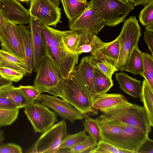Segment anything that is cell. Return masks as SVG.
Wrapping results in <instances>:
<instances>
[{
	"label": "cell",
	"mask_w": 153,
	"mask_h": 153,
	"mask_svg": "<svg viewBox=\"0 0 153 153\" xmlns=\"http://www.w3.org/2000/svg\"><path fill=\"white\" fill-rule=\"evenodd\" d=\"M62 31L43 25L42 34L46 48L47 56L58 67L63 78L69 77L76 67L79 55L72 53L64 42Z\"/></svg>",
	"instance_id": "cell-1"
},
{
	"label": "cell",
	"mask_w": 153,
	"mask_h": 153,
	"mask_svg": "<svg viewBox=\"0 0 153 153\" xmlns=\"http://www.w3.org/2000/svg\"><path fill=\"white\" fill-rule=\"evenodd\" d=\"M95 119L99 124L111 123L130 125L148 134L151 131L143 107L130 102L106 111Z\"/></svg>",
	"instance_id": "cell-2"
},
{
	"label": "cell",
	"mask_w": 153,
	"mask_h": 153,
	"mask_svg": "<svg viewBox=\"0 0 153 153\" xmlns=\"http://www.w3.org/2000/svg\"><path fill=\"white\" fill-rule=\"evenodd\" d=\"M53 95L61 98L83 114L94 113L93 98L71 75L63 79L62 88Z\"/></svg>",
	"instance_id": "cell-3"
},
{
	"label": "cell",
	"mask_w": 153,
	"mask_h": 153,
	"mask_svg": "<svg viewBox=\"0 0 153 153\" xmlns=\"http://www.w3.org/2000/svg\"><path fill=\"white\" fill-rule=\"evenodd\" d=\"M88 5L100 14L105 25L110 27L123 22L134 7L131 1L124 3L119 0H91Z\"/></svg>",
	"instance_id": "cell-4"
},
{
	"label": "cell",
	"mask_w": 153,
	"mask_h": 153,
	"mask_svg": "<svg viewBox=\"0 0 153 153\" xmlns=\"http://www.w3.org/2000/svg\"><path fill=\"white\" fill-rule=\"evenodd\" d=\"M140 26L135 16H131L124 23L120 33L117 37L120 51L116 68L123 71L134 48L138 46L141 35Z\"/></svg>",
	"instance_id": "cell-5"
},
{
	"label": "cell",
	"mask_w": 153,
	"mask_h": 153,
	"mask_svg": "<svg viewBox=\"0 0 153 153\" xmlns=\"http://www.w3.org/2000/svg\"><path fill=\"white\" fill-rule=\"evenodd\" d=\"M34 85L53 94L62 87L63 78L58 67L51 57L47 56L39 62L37 68Z\"/></svg>",
	"instance_id": "cell-6"
},
{
	"label": "cell",
	"mask_w": 153,
	"mask_h": 153,
	"mask_svg": "<svg viewBox=\"0 0 153 153\" xmlns=\"http://www.w3.org/2000/svg\"><path fill=\"white\" fill-rule=\"evenodd\" d=\"M67 126L62 120L43 133L39 137L26 152L30 153L58 152L61 143L67 135Z\"/></svg>",
	"instance_id": "cell-7"
},
{
	"label": "cell",
	"mask_w": 153,
	"mask_h": 153,
	"mask_svg": "<svg viewBox=\"0 0 153 153\" xmlns=\"http://www.w3.org/2000/svg\"><path fill=\"white\" fill-rule=\"evenodd\" d=\"M24 108V113L36 133H43L57 122L56 113L35 100Z\"/></svg>",
	"instance_id": "cell-8"
},
{
	"label": "cell",
	"mask_w": 153,
	"mask_h": 153,
	"mask_svg": "<svg viewBox=\"0 0 153 153\" xmlns=\"http://www.w3.org/2000/svg\"><path fill=\"white\" fill-rule=\"evenodd\" d=\"M61 10L49 0H31L28 11L30 16L43 25L56 27L61 22Z\"/></svg>",
	"instance_id": "cell-9"
},
{
	"label": "cell",
	"mask_w": 153,
	"mask_h": 153,
	"mask_svg": "<svg viewBox=\"0 0 153 153\" xmlns=\"http://www.w3.org/2000/svg\"><path fill=\"white\" fill-rule=\"evenodd\" d=\"M3 33L1 49L25 62L22 41L16 25L3 18Z\"/></svg>",
	"instance_id": "cell-10"
},
{
	"label": "cell",
	"mask_w": 153,
	"mask_h": 153,
	"mask_svg": "<svg viewBox=\"0 0 153 153\" xmlns=\"http://www.w3.org/2000/svg\"><path fill=\"white\" fill-rule=\"evenodd\" d=\"M62 39L67 47L73 53L79 55L90 52L93 35L87 30L73 29L62 31Z\"/></svg>",
	"instance_id": "cell-11"
},
{
	"label": "cell",
	"mask_w": 153,
	"mask_h": 153,
	"mask_svg": "<svg viewBox=\"0 0 153 153\" xmlns=\"http://www.w3.org/2000/svg\"><path fill=\"white\" fill-rule=\"evenodd\" d=\"M39 101L54 111L59 116L73 123L76 120H82L85 115L79 112L72 105L55 96L41 94Z\"/></svg>",
	"instance_id": "cell-12"
},
{
	"label": "cell",
	"mask_w": 153,
	"mask_h": 153,
	"mask_svg": "<svg viewBox=\"0 0 153 153\" xmlns=\"http://www.w3.org/2000/svg\"><path fill=\"white\" fill-rule=\"evenodd\" d=\"M149 137V134L141 129L132 126L125 125L115 146L130 153H137L140 146Z\"/></svg>",
	"instance_id": "cell-13"
},
{
	"label": "cell",
	"mask_w": 153,
	"mask_h": 153,
	"mask_svg": "<svg viewBox=\"0 0 153 153\" xmlns=\"http://www.w3.org/2000/svg\"><path fill=\"white\" fill-rule=\"evenodd\" d=\"M105 25L101 16L88 5L78 19L73 22H69L70 30H87L93 36L98 34Z\"/></svg>",
	"instance_id": "cell-14"
},
{
	"label": "cell",
	"mask_w": 153,
	"mask_h": 153,
	"mask_svg": "<svg viewBox=\"0 0 153 153\" xmlns=\"http://www.w3.org/2000/svg\"><path fill=\"white\" fill-rule=\"evenodd\" d=\"M95 67L89 56L83 57L71 75L80 86L92 97L95 96L94 78Z\"/></svg>",
	"instance_id": "cell-15"
},
{
	"label": "cell",
	"mask_w": 153,
	"mask_h": 153,
	"mask_svg": "<svg viewBox=\"0 0 153 153\" xmlns=\"http://www.w3.org/2000/svg\"><path fill=\"white\" fill-rule=\"evenodd\" d=\"M0 14L15 25L29 23V12L16 0H0Z\"/></svg>",
	"instance_id": "cell-16"
},
{
	"label": "cell",
	"mask_w": 153,
	"mask_h": 153,
	"mask_svg": "<svg viewBox=\"0 0 153 153\" xmlns=\"http://www.w3.org/2000/svg\"><path fill=\"white\" fill-rule=\"evenodd\" d=\"M29 23L33 49L34 70L36 72L39 62L43 58L47 56V53L45 42L42 34L43 25L31 16Z\"/></svg>",
	"instance_id": "cell-17"
},
{
	"label": "cell",
	"mask_w": 153,
	"mask_h": 153,
	"mask_svg": "<svg viewBox=\"0 0 153 153\" xmlns=\"http://www.w3.org/2000/svg\"><path fill=\"white\" fill-rule=\"evenodd\" d=\"M90 52L94 55H101L109 60L115 66L118 60L120 46L117 38L114 41L106 43L101 41L96 35L93 36Z\"/></svg>",
	"instance_id": "cell-18"
},
{
	"label": "cell",
	"mask_w": 153,
	"mask_h": 153,
	"mask_svg": "<svg viewBox=\"0 0 153 153\" xmlns=\"http://www.w3.org/2000/svg\"><path fill=\"white\" fill-rule=\"evenodd\" d=\"M129 103L123 95L106 93L95 95L92 103V108L94 113L95 110H99L103 113Z\"/></svg>",
	"instance_id": "cell-19"
},
{
	"label": "cell",
	"mask_w": 153,
	"mask_h": 153,
	"mask_svg": "<svg viewBox=\"0 0 153 153\" xmlns=\"http://www.w3.org/2000/svg\"><path fill=\"white\" fill-rule=\"evenodd\" d=\"M16 25L22 41L27 74H30L34 70V67L33 49L31 31L23 25Z\"/></svg>",
	"instance_id": "cell-20"
},
{
	"label": "cell",
	"mask_w": 153,
	"mask_h": 153,
	"mask_svg": "<svg viewBox=\"0 0 153 153\" xmlns=\"http://www.w3.org/2000/svg\"><path fill=\"white\" fill-rule=\"evenodd\" d=\"M116 79L120 88L124 92L137 98L140 97L142 92L141 82L123 72L116 73Z\"/></svg>",
	"instance_id": "cell-21"
},
{
	"label": "cell",
	"mask_w": 153,
	"mask_h": 153,
	"mask_svg": "<svg viewBox=\"0 0 153 153\" xmlns=\"http://www.w3.org/2000/svg\"><path fill=\"white\" fill-rule=\"evenodd\" d=\"M101 140L115 146L119 137L123 131L125 125L120 123H105L99 124Z\"/></svg>",
	"instance_id": "cell-22"
},
{
	"label": "cell",
	"mask_w": 153,
	"mask_h": 153,
	"mask_svg": "<svg viewBox=\"0 0 153 153\" xmlns=\"http://www.w3.org/2000/svg\"><path fill=\"white\" fill-rule=\"evenodd\" d=\"M69 22L78 19L88 7V3L81 0H60Z\"/></svg>",
	"instance_id": "cell-23"
},
{
	"label": "cell",
	"mask_w": 153,
	"mask_h": 153,
	"mask_svg": "<svg viewBox=\"0 0 153 153\" xmlns=\"http://www.w3.org/2000/svg\"><path fill=\"white\" fill-rule=\"evenodd\" d=\"M143 104V108L149 123L153 126V88L144 79L142 85V92L140 97Z\"/></svg>",
	"instance_id": "cell-24"
},
{
	"label": "cell",
	"mask_w": 153,
	"mask_h": 153,
	"mask_svg": "<svg viewBox=\"0 0 153 153\" xmlns=\"http://www.w3.org/2000/svg\"><path fill=\"white\" fill-rule=\"evenodd\" d=\"M0 96L9 100L19 109L24 108L32 103L29 101L18 87L13 85L0 89Z\"/></svg>",
	"instance_id": "cell-25"
},
{
	"label": "cell",
	"mask_w": 153,
	"mask_h": 153,
	"mask_svg": "<svg viewBox=\"0 0 153 153\" xmlns=\"http://www.w3.org/2000/svg\"><path fill=\"white\" fill-rule=\"evenodd\" d=\"M0 67L10 68L27 74V65L25 62L6 51L0 49Z\"/></svg>",
	"instance_id": "cell-26"
},
{
	"label": "cell",
	"mask_w": 153,
	"mask_h": 153,
	"mask_svg": "<svg viewBox=\"0 0 153 153\" xmlns=\"http://www.w3.org/2000/svg\"><path fill=\"white\" fill-rule=\"evenodd\" d=\"M142 53L138 46L135 47L131 53L123 71L141 75L143 71Z\"/></svg>",
	"instance_id": "cell-27"
},
{
	"label": "cell",
	"mask_w": 153,
	"mask_h": 153,
	"mask_svg": "<svg viewBox=\"0 0 153 153\" xmlns=\"http://www.w3.org/2000/svg\"><path fill=\"white\" fill-rule=\"evenodd\" d=\"M89 57L94 67L111 79L114 73L118 71L109 60L102 56L91 54Z\"/></svg>",
	"instance_id": "cell-28"
},
{
	"label": "cell",
	"mask_w": 153,
	"mask_h": 153,
	"mask_svg": "<svg viewBox=\"0 0 153 153\" xmlns=\"http://www.w3.org/2000/svg\"><path fill=\"white\" fill-rule=\"evenodd\" d=\"M94 83L95 96L96 95L106 93L113 86L112 79L108 78L95 67Z\"/></svg>",
	"instance_id": "cell-29"
},
{
	"label": "cell",
	"mask_w": 153,
	"mask_h": 153,
	"mask_svg": "<svg viewBox=\"0 0 153 153\" xmlns=\"http://www.w3.org/2000/svg\"><path fill=\"white\" fill-rule=\"evenodd\" d=\"M86 132L84 130L74 134H67L61 143L59 151L62 149H68L84 141L88 136Z\"/></svg>",
	"instance_id": "cell-30"
},
{
	"label": "cell",
	"mask_w": 153,
	"mask_h": 153,
	"mask_svg": "<svg viewBox=\"0 0 153 153\" xmlns=\"http://www.w3.org/2000/svg\"><path fill=\"white\" fill-rule=\"evenodd\" d=\"M143 72L141 75L153 88V56L146 53H142Z\"/></svg>",
	"instance_id": "cell-31"
},
{
	"label": "cell",
	"mask_w": 153,
	"mask_h": 153,
	"mask_svg": "<svg viewBox=\"0 0 153 153\" xmlns=\"http://www.w3.org/2000/svg\"><path fill=\"white\" fill-rule=\"evenodd\" d=\"M83 125L85 131L97 142L101 140L100 126L95 119L86 118L83 121Z\"/></svg>",
	"instance_id": "cell-32"
},
{
	"label": "cell",
	"mask_w": 153,
	"mask_h": 153,
	"mask_svg": "<svg viewBox=\"0 0 153 153\" xmlns=\"http://www.w3.org/2000/svg\"><path fill=\"white\" fill-rule=\"evenodd\" d=\"M98 142L89 135L83 142L77 144L68 149V152L72 153L88 152L95 148Z\"/></svg>",
	"instance_id": "cell-33"
},
{
	"label": "cell",
	"mask_w": 153,
	"mask_h": 153,
	"mask_svg": "<svg viewBox=\"0 0 153 153\" xmlns=\"http://www.w3.org/2000/svg\"><path fill=\"white\" fill-rule=\"evenodd\" d=\"M18 88L30 102L35 100L39 101L40 95L44 92L42 89L34 85L32 86L20 85Z\"/></svg>",
	"instance_id": "cell-34"
},
{
	"label": "cell",
	"mask_w": 153,
	"mask_h": 153,
	"mask_svg": "<svg viewBox=\"0 0 153 153\" xmlns=\"http://www.w3.org/2000/svg\"><path fill=\"white\" fill-rule=\"evenodd\" d=\"M90 153H130L129 152L120 149L102 140L98 142L97 146L88 151Z\"/></svg>",
	"instance_id": "cell-35"
},
{
	"label": "cell",
	"mask_w": 153,
	"mask_h": 153,
	"mask_svg": "<svg viewBox=\"0 0 153 153\" xmlns=\"http://www.w3.org/2000/svg\"><path fill=\"white\" fill-rule=\"evenodd\" d=\"M19 109L8 110L0 109V127L12 124L18 117Z\"/></svg>",
	"instance_id": "cell-36"
},
{
	"label": "cell",
	"mask_w": 153,
	"mask_h": 153,
	"mask_svg": "<svg viewBox=\"0 0 153 153\" xmlns=\"http://www.w3.org/2000/svg\"><path fill=\"white\" fill-rule=\"evenodd\" d=\"M142 25L146 26L153 22V1L146 5L140 11L139 16Z\"/></svg>",
	"instance_id": "cell-37"
},
{
	"label": "cell",
	"mask_w": 153,
	"mask_h": 153,
	"mask_svg": "<svg viewBox=\"0 0 153 153\" xmlns=\"http://www.w3.org/2000/svg\"><path fill=\"white\" fill-rule=\"evenodd\" d=\"M0 75L11 82H17L22 79L24 75L15 70L6 67H0Z\"/></svg>",
	"instance_id": "cell-38"
},
{
	"label": "cell",
	"mask_w": 153,
	"mask_h": 153,
	"mask_svg": "<svg viewBox=\"0 0 153 153\" xmlns=\"http://www.w3.org/2000/svg\"><path fill=\"white\" fill-rule=\"evenodd\" d=\"M22 149L19 145L8 143L0 146V153H22Z\"/></svg>",
	"instance_id": "cell-39"
},
{
	"label": "cell",
	"mask_w": 153,
	"mask_h": 153,
	"mask_svg": "<svg viewBox=\"0 0 153 153\" xmlns=\"http://www.w3.org/2000/svg\"><path fill=\"white\" fill-rule=\"evenodd\" d=\"M19 109V107L6 98L0 96V109L12 110Z\"/></svg>",
	"instance_id": "cell-40"
},
{
	"label": "cell",
	"mask_w": 153,
	"mask_h": 153,
	"mask_svg": "<svg viewBox=\"0 0 153 153\" xmlns=\"http://www.w3.org/2000/svg\"><path fill=\"white\" fill-rule=\"evenodd\" d=\"M137 153H153V141L149 137L142 145Z\"/></svg>",
	"instance_id": "cell-41"
},
{
	"label": "cell",
	"mask_w": 153,
	"mask_h": 153,
	"mask_svg": "<svg viewBox=\"0 0 153 153\" xmlns=\"http://www.w3.org/2000/svg\"><path fill=\"white\" fill-rule=\"evenodd\" d=\"M144 33V40L153 56V32L146 30Z\"/></svg>",
	"instance_id": "cell-42"
},
{
	"label": "cell",
	"mask_w": 153,
	"mask_h": 153,
	"mask_svg": "<svg viewBox=\"0 0 153 153\" xmlns=\"http://www.w3.org/2000/svg\"><path fill=\"white\" fill-rule=\"evenodd\" d=\"M153 0H131V1L134 4V6L143 5L145 6Z\"/></svg>",
	"instance_id": "cell-43"
},
{
	"label": "cell",
	"mask_w": 153,
	"mask_h": 153,
	"mask_svg": "<svg viewBox=\"0 0 153 153\" xmlns=\"http://www.w3.org/2000/svg\"><path fill=\"white\" fill-rule=\"evenodd\" d=\"M12 82L0 76V89L5 87L12 85Z\"/></svg>",
	"instance_id": "cell-44"
},
{
	"label": "cell",
	"mask_w": 153,
	"mask_h": 153,
	"mask_svg": "<svg viewBox=\"0 0 153 153\" xmlns=\"http://www.w3.org/2000/svg\"><path fill=\"white\" fill-rule=\"evenodd\" d=\"M3 35V18L0 14V42L2 40Z\"/></svg>",
	"instance_id": "cell-45"
},
{
	"label": "cell",
	"mask_w": 153,
	"mask_h": 153,
	"mask_svg": "<svg viewBox=\"0 0 153 153\" xmlns=\"http://www.w3.org/2000/svg\"><path fill=\"white\" fill-rule=\"evenodd\" d=\"M146 30L153 32V22L151 23L146 26Z\"/></svg>",
	"instance_id": "cell-46"
},
{
	"label": "cell",
	"mask_w": 153,
	"mask_h": 153,
	"mask_svg": "<svg viewBox=\"0 0 153 153\" xmlns=\"http://www.w3.org/2000/svg\"><path fill=\"white\" fill-rule=\"evenodd\" d=\"M4 139V131L2 129H0V144L2 142Z\"/></svg>",
	"instance_id": "cell-47"
},
{
	"label": "cell",
	"mask_w": 153,
	"mask_h": 153,
	"mask_svg": "<svg viewBox=\"0 0 153 153\" xmlns=\"http://www.w3.org/2000/svg\"><path fill=\"white\" fill-rule=\"evenodd\" d=\"M56 6L59 7L60 4L59 0H49Z\"/></svg>",
	"instance_id": "cell-48"
},
{
	"label": "cell",
	"mask_w": 153,
	"mask_h": 153,
	"mask_svg": "<svg viewBox=\"0 0 153 153\" xmlns=\"http://www.w3.org/2000/svg\"><path fill=\"white\" fill-rule=\"evenodd\" d=\"M17 1H20L22 2H28L30 1L31 0H16Z\"/></svg>",
	"instance_id": "cell-49"
},
{
	"label": "cell",
	"mask_w": 153,
	"mask_h": 153,
	"mask_svg": "<svg viewBox=\"0 0 153 153\" xmlns=\"http://www.w3.org/2000/svg\"><path fill=\"white\" fill-rule=\"evenodd\" d=\"M124 3H126L129 1V0H119Z\"/></svg>",
	"instance_id": "cell-50"
},
{
	"label": "cell",
	"mask_w": 153,
	"mask_h": 153,
	"mask_svg": "<svg viewBox=\"0 0 153 153\" xmlns=\"http://www.w3.org/2000/svg\"><path fill=\"white\" fill-rule=\"evenodd\" d=\"M82 1L84 2H86L87 1V0H81Z\"/></svg>",
	"instance_id": "cell-51"
},
{
	"label": "cell",
	"mask_w": 153,
	"mask_h": 153,
	"mask_svg": "<svg viewBox=\"0 0 153 153\" xmlns=\"http://www.w3.org/2000/svg\"><path fill=\"white\" fill-rule=\"evenodd\" d=\"M131 0H129V1H131Z\"/></svg>",
	"instance_id": "cell-52"
}]
</instances>
